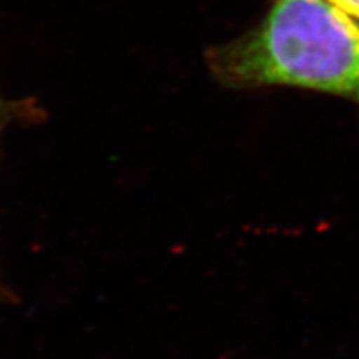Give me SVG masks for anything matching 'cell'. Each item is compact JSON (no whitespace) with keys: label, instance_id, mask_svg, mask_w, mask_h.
Here are the masks:
<instances>
[{"label":"cell","instance_id":"1","mask_svg":"<svg viewBox=\"0 0 359 359\" xmlns=\"http://www.w3.org/2000/svg\"><path fill=\"white\" fill-rule=\"evenodd\" d=\"M206 64L231 88L294 87L359 105V19L331 0H273L248 32Z\"/></svg>","mask_w":359,"mask_h":359},{"label":"cell","instance_id":"2","mask_svg":"<svg viewBox=\"0 0 359 359\" xmlns=\"http://www.w3.org/2000/svg\"><path fill=\"white\" fill-rule=\"evenodd\" d=\"M19 107L12 102H6L0 98V132L6 127V123L13 116V111H15Z\"/></svg>","mask_w":359,"mask_h":359},{"label":"cell","instance_id":"3","mask_svg":"<svg viewBox=\"0 0 359 359\" xmlns=\"http://www.w3.org/2000/svg\"><path fill=\"white\" fill-rule=\"evenodd\" d=\"M331 2H334L336 6L344 8V11L353 13L354 17L359 19V0H331Z\"/></svg>","mask_w":359,"mask_h":359}]
</instances>
